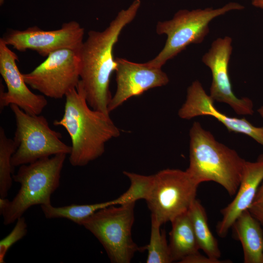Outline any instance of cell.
Segmentation results:
<instances>
[{"label":"cell","instance_id":"6da1fadb","mask_svg":"<svg viewBox=\"0 0 263 263\" xmlns=\"http://www.w3.org/2000/svg\"><path fill=\"white\" fill-rule=\"evenodd\" d=\"M141 3L140 0H134L103 31H90L79 50L80 82L88 104L94 110L110 114V81L117 66L113 48L123 29L135 18Z\"/></svg>","mask_w":263,"mask_h":263},{"label":"cell","instance_id":"7a4b0ae2","mask_svg":"<svg viewBox=\"0 0 263 263\" xmlns=\"http://www.w3.org/2000/svg\"><path fill=\"white\" fill-rule=\"evenodd\" d=\"M64 113L54 125L63 127L71 138L69 161L74 167H83L100 157L105 145L120 135L109 114L94 110L88 104L80 82L65 95Z\"/></svg>","mask_w":263,"mask_h":263},{"label":"cell","instance_id":"3957f363","mask_svg":"<svg viewBox=\"0 0 263 263\" xmlns=\"http://www.w3.org/2000/svg\"><path fill=\"white\" fill-rule=\"evenodd\" d=\"M189 138V163L186 171L199 184L213 181L230 196L235 195L245 160L235 150L217 141L198 122L193 123Z\"/></svg>","mask_w":263,"mask_h":263},{"label":"cell","instance_id":"277c9868","mask_svg":"<svg viewBox=\"0 0 263 263\" xmlns=\"http://www.w3.org/2000/svg\"><path fill=\"white\" fill-rule=\"evenodd\" d=\"M67 154H58L20 166L13 180L20 185L11 201L0 198V213L7 225L22 217L31 207L51 204V197L60 185Z\"/></svg>","mask_w":263,"mask_h":263},{"label":"cell","instance_id":"5b68a950","mask_svg":"<svg viewBox=\"0 0 263 263\" xmlns=\"http://www.w3.org/2000/svg\"><path fill=\"white\" fill-rule=\"evenodd\" d=\"M244 6L230 2L214 9L207 8L192 10H180L172 19L158 21L157 34H165L167 39L164 48L153 59L147 62L149 65L162 68L168 61L185 50L191 44L201 43L208 34L209 23L214 19L231 11L240 10Z\"/></svg>","mask_w":263,"mask_h":263},{"label":"cell","instance_id":"8992f818","mask_svg":"<svg viewBox=\"0 0 263 263\" xmlns=\"http://www.w3.org/2000/svg\"><path fill=\"white\" fill-rule=\"evenodd\" d=\"M111 206L84 220L81 225L92 233L113 263H129L137 251L145 250L133 241L132 228L135 203Z\"/></svg>","mask_w":263,"mask_h":263},{"label":"cell","instance_id":"52a82bcc","mask_svg":"<svg viewBox=\"0 0 263 263\" xmlns=\"http://www.w3.org/2000/svg\"><path fill=\"white\" fill-rule=\"evenodd\" d=\"M16 129L14 137L18 145L11 164L15 168L58 154H69L71 146L61 140V134L52 130L43 115L31 114L12 104Z\"/></svg>","mask_w":263,"mask_h":263},{"label":"cell","instance_id":"ba28073f","mask_svg":"<svg viewBox=\"0 0 263 263\" xmlns=\"http://www.w3.org/2000/svg\"><path fill=\"white\" fill-rule=\"evenodd\" d=\"M145 199L151 218L161 225L188 211L196 199L199 185L185 171L167 169L153 174Z\"/></svg>","mask_w":263,"mask_h":263},{"label":"cell","instance_id":"9c48e42d","mask_svg":"<svg viewBox=\"0 0 263 263\" xmlns=\"http://www.w3.org/2000/svg\"><path fill=\"white\" fill-rule=\"evenodd\" d=\"M79 50L61 49L49 54L30 72L23 74L31 88L45 96L60 99L77 87L80 80Z\"/></svg>","mask_w":263,"mask_h":263},{"label":"cell","instance_id":"30bf717a","mask_svg":"<svg viewBox=\"0 0 263 263\" xmlns=\"http://www.w3.org/2000/svg\"><path fill=\"white\" fill-rule=\"evenodd\" d=\"M84 33L78 22L72 20L53 30H44L37 26L22 30L10 29L0 39L19 51L31 50L47 57L59 50H79L84 41Z\"/></svg>","mask_w":263,"mask_h":263},{"label":"cell","instance_id":"8fae6325","mask_svg":"<svg viewBox=\"0 0 263 263\" xmlns=\"http://www.w3.org/2000/svg\"><path fill=\"white\" fill-rule=\"evenodd\" d=\"M232 39L225 36L213 41L208 51L202 57V62L210 69L212 80L209 95L213 99L229 105L240 115H252L253 103L247 97L238 98L234 94L228 74L232 53Z\"/></svg>","mask_w":263,"mask_h":263},{"label":"cell","instance_id":"7c38bea8","mask_svg":"<svg viewBox=\"0 0 263 263\" xmlns=\"http://www.w3.org/2000/svg\"><path fill=\"white\" fill-rule=\"evenodd\" d=\"M18 56L0 38V74L5 82L7 91L0 83V109L14 104L25 112L39 115L47 105L43 94L33 93L28 87L23 74L17 64Z\"/></svg>","mask_w":263,"mask_h":263},{"label":"cell","instance_id":"4fadbf2b","mask_svg":"<svg viewBox=\"0 0 263 263\" xmlns=\"http://www.w3.org/2000/svg\"><path fill=\"white\" fill-rule=\"evenodd\" d=\"M115 60L117 63L115 71L117 88L108 106L109 113L129 98L150 89L165 86L169 82L167 75L161 68L122 58L116 57Z\"/></svg>","mask_w":263,"mask_h":263},{"label":"cell","instance_id":"5bb4252c","mask_svg":"<svg viewBox=\"0 0 263 263\" xmlns=\"http://www.w3.org/2000/svg\"><path fill=\"white\" fill-rule=\"evenodd\" d=\"M214 102L201 83L195 80L187 89L186 100L179 110L178 115L187 120L200 116H212L222 123L229 132L245 134L263 146V127H255L245 118L226 115L215 107Z\"/></svg>","mask_w":263,"mask_h":263},{"label":"cell","instance_id":"9a60e30c","mask_svg":"<svg viewBox=\"0 0 263 263\" xmlns=\"http://www.w3.org/2000/svg\"><path fill=\"white\" fill-rule=\"evenodd\" d=\"M263 180V154L260 155L255 162L245 160L235 196L230 203L221 210L222 218L216 227L219 237H225L237 218L248 209Z\"/></svg>","mask_w":263,"mask_h":263},{"label":"cell","instance_id":"2e32d148","mask_svg":"<svg viewBox=\"0 0 263 263\" xmlns=\"http://www.w3.org/2000/svg\"><path fill=\"white\" fill-rule=\"evenodd\" d=\"M234 237L241 243L244 263H263V228L246 210L232 225Z\"/></svg>","mask_w":263,"mask_h":263},{"label":"cell","instance_id":"e0dca14e","mask_svg":"<svg viewBox=\"0 0 263 263\" xmlns=\"http://www.w3.org/2000/svg\"><path fill=\"white\" fill-rule=\"evenodd\" d=\"M169 244L173 262H180L186 256L200 250L188 211L171 222Z\"/></svg>","mask_w":263,"mask_h":263},{"label":"cell","instance_id":"ac0fdd59","mask_svg":"<svg viewBox=\"0 0 263 263\" xmlns=\"http://www.w3.org/2000/svg\"><path fill=\"white\" fill-rule=\"evenodd\" d=\"M188 214L199 249L209 257L219 259L221 251L218 241L209 228L206 210L199 200H195Z\"/></svg>","mask_w":263,"mask_h":263},{"label":"cell","instance_id":"d6986e66","mask_svg":"<svg viewBox=\"0 0 263 263\" xmlns=\"http://www.w3.org/2000/svg\"><path fill=\"white\" fill-rule=\"evenodd\" d=\"M118 198L93 204L76 205L56 207L51 204L40 206L46 219L63 218L81 225L82 222L97 211L113 205H119Z\"/></svg>","mask_w":263,"mask_h":263},{"label":"cell","instance_id":"ffe728a7","mask_svg":"<svg viewBox=\"0 0 263 263\" xmlns=\"http://www.w3.org/2000/svg\"><path fill=\"white\" fill-rule=\"evenodd\" d=\"M18 145L14 140L9 138L4 130L0 128V198H6L10 189L14 168L11 164L13 154Z\"/></svg>","mask_w":263,"mask_h":263},{"label":"cell","instance_id":"44dd1931","mask_svg":"<svg viewBox=\"0 0 263 263\" xmlns=\"http://www.w3.org/2000/svg\"><path fill=\"white\" fill-rule=\"evenodd\" d=\"M161 225L151 218V230L150 243L145 246L148 250L147 263H172L169 244L165 231L160 230Z\"/></svg>","mask_w":263,"mask_h":263},{"label":"cell","instance_id":"7402d4cb","mask_svg":"<svg viewBox=\"0 0 263 263\" xmlns=\"http://www.w3.org/2000/svg\"><path fill=\"white\" fill-rule=\"evenodd\" d=\"M123 173L129 179L131 185L125 192L118 197L119 205L135 203L139 199L145 200L150 190L154 175H144L126 171Z\"/></svg>","mask_w":263,"mask_h":263},{"label":"cell","instance_id":"603a6c76","mask_svg":"<svg viewBox=\"0 0 263 263\" xmlns=\"http://www.w3.org/2000/svg\"><path fill=\"white\" fill-rule=\"evenodd\" d=\"M27 224L23 216L17 220L11 232L0 241V263H5L4 258L8 250L16 242L23 238L27 233Z\"/></svg>","mask_w":263,"mask_h":263},{"label":"cell","instance_id":"cb8c5ba5","mask_svg":"<svg viewBox=\"0 0 263 263\" xmlns=\"http://www.w3.org/2000/svg\"><path fill=\"white\" fill-rule=\"evenodd\" d=\"M248 210L252 216L259 222L263 228V180Z\"/></svg>","mask_w":263,"mask_h":263},{"label":"cell","instance_id":"d4e9b609","mask_svg":"<svg viewBox=\"0 0 263 263\" xmlns=\"http://www.w3.org/2000/svg\"><path fill=\"white\" fill-rule=\"evenodd\" d=\"M229 260L221 261L219 259H213L201 254L199 252L188 255L181 260L180 263H230Z\"/></svg>","mask_w":263,"mask_h":263},{"label":"cell","instance_id":"484cf974","mask_svg":"<svg viewBox=\"0 0 263 263\" xmlns=\"http://www.w3.org/2000/svg\"><path fill=\"white\" fill-rule=\"evenodd\" d=\"M252 4L256 7L263 9V0H252Z\"/></svg>","mask_w":263,"mask_h":263},{"label":"cell","instance_id":"4316f807","mask_svg":"<svg viewBox=\"0 0 263 263\" xmlns=\"http://www.w3.org/2000/svg\"><path fill=\"white\" fill-rule=\"evenodd\" d=\"M257 111L260 116L263 118V106L260 107Z\"/></svg>","mask_w":263,"mask_h":263},{"label":"cell","instance_id":"83f0119b","mask_svg":"<svg viewBox=\"0 0 263 263\" xmlns=\"http://www.w3.org/2000/svg\"><path fill=\"white\" fill-rule=\"evenodd\" d=\"M5 0H0V5H2L4 2Z\"/></svg>","mask_w":263,"mask_h":263}]
</instances>
